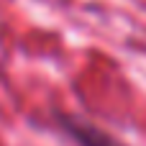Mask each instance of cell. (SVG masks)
Listing matches in <instances>:
<instances>
[{"label": "cell", "mask_w": 146, "mask_h": 146, "mask_svg": "<svg viewBox=\"0 0 146 146\" xmlns=\"http://www.w3.org/2000/svg\"><path fill=\"white\" fill-rule=\"evenodd\" d=\"M54 126L62 131V136L72 146H128L113 131H108L82 115H74L69 110H54Z\"/></svg>", "instance_id": "cell-1"}]
</instances>
